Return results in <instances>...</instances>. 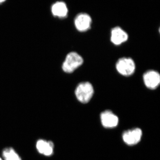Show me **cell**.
<instances>
[{
    "instance_id": "6da1fadb",
    "label": "cell",
    "mask_w": 160,
    "mask_h": 160,
    "mask_svg": "<svg viewBox=\"0 0 160 160\" xmlns=\"http://www.w3.org/2000/svg\"><path fill=\"white\" fill-rule=\"evenodd\" d=\"M94 93V88L88 82L80 83L76 88L75 94L80 102L86 104L90 102Z\"/></svg>"
},
{
    "instance_id": "7a4b0ae2",
    "label": "cell",
    "mask_w": 160,
    "mask_h": 160,
    "mask_svg": "<svg viewBox=\"0 0 160 160\" xmlns=\"http://www.w3.org/2000/svg\"><path fill=\"white\" fill-rule=\"evenodd\" d=\"M84 59L82 56L75 52H71L66 56L62 66L64 72L71 73L82 65Z\"/></svg>"
},
{
    "instance_id": "3957f363",
    "label": "cell",
    "mask_w": 160,
    "mask_h": 160,
    "mask_svg": "<svg viewBox=\"0 0 160 160\" xmlns=\"http://www.w3.org/2000/svg\"><path fill=\"white\" fill-rule=\"evenodd\" d=\"M134 60L130 58L123 57L119 59L116 64V69L121 75L129 77L134 74L136 70Z\"/></svg>"
},
{
    "instance_id": "277c9868",
    "label": "cell",
    "mask_w": 160,
    "mask_h": 160,
    "mask_svg": "<svg viewBox=\"0 0 160 160\" xmlns=\"http://www.w3.org/2000/svg\"><path fill=\"white\" fill-rule=\"evenodd\" d=\"M92 21L90 15L86 12H81L75 18V27L78 31L86 32L91 29Z\"/></svg>"
},
{
    "instance_id": "5b68a950",
    "label": "cell",
    "mask_w": 160,
    "mask_h": 160,
    "mask_svg": "<svg viewBox=\"0 0 160 160\" xmlns=\"http://www.w3.org/2000/svg\"><path fill=\"white\" fill-rule=\"evenodd\" d=\"M142 136V131L139 128L126 130L122 135L123 141L126 145L132 146L138 144Z\"/></svg>"
},
{
    "instance_id": "8992f818",
    "label": "cell",
    "mask_w": 160,
    "mask_h": 160,
    "mask_svg": "<svg viewBox=\"0 0 160 160\" xmlns=\"http://www.w3.org/2000/svg\"><path fill=\"white\" fill-rule=\"evenodd\" d=\"M143 80L145 86L149 89H156L160 84V75L158 71L149 70L143 75Z\"/></svg>"
},
{
    "instance_id": "52a82bcc",
    "label": "cell",
    "mask_w": 160,
    "mask_h": 160,
    "mask_svg": "<svg viewBox=\"0 0 160 160\" xmlns=\"http://www.w3.org/2000/svg\"><path fill=\"white\" fill-rule=\"evenodd\" d=\"M100 120L103 127L106 128H113L118 126L119 118L110 110H106L101 112Z\"/></svg>"
},
{
    "instance_id": "ba28073f",
    "label": "cell",
    "mask_w": 160,
    "mask_h": 160,
    "mask_svg": "<svg viewBox=\"0 0 160 160\" xmlns=\"http://www.w3.org/2000/svg\"><path fill=\"white\" fill-rule=\"evenodd\" d=\"M129 39V35L119 26L113 27L111 30L110 40L115 46H120L126 42Z\"/></svg>"
},
{
    "instance_id": "9c48e42d",
    "label": "cell",
    "mask_w": 160,
    "mask_h": 160,
    "mask_svg": "<svg viewBox=\"0 0 160 160\" xmlns=\"http://www.w3.org/2000/svg\"><path fill=\"white\" fill-rule=\"evenodd\" d=\"M54 144L51 141L40 139L36 144V148L40 154L46 156H51L53 153Z\"/></svg>"
},
{
    "instance_id": "30bf717a",
    "label": "cell",
    "mask_w": 160,
    "mask_h": 160,
    "mask_svg": "<svg viewBox=\"0 0 160 160\" xmlns=\"http://www.w3.org/2000/svg\"><path fill=\"white\" fill-rule=\"evenodd\" d=\"M51 12L54 16L63 18L68 16L69 9L65 2L58 1L52 6Z\"/></svg>"
},
{
    "instance_id": "8fae6325",
    "label": "cell",
    "mask_w": 160,
    "mask_h": 160,
    "mask_svg": "<svg viewBox=\"0 0 160 160\" xmlns=\"http://www.w3.org/2000/svg\"><path fill=\"white\" fill-rule=\"evenodd\" d=\"M2 156L4 160H22L17 152L11 147L6 148L3 150Z\"/></svg>"
},
{
    "instance_id": "7c38bea8",
    "label": "cell",
    "mask_w": 160,
    "mask_h": 160,
    "mask_svg": "<svg viewBox=\"0 0 160 160\" xmlns=\"http://www.w3.org/2000/svg\"><path fill=\"white\" fill-rule=\"evenodd\" d=\"M5 1H6V0H0V4L4 2Z\"/></svg>"
},
{
    "instance_id": "4fadbf2b",
    "label": "cell",
    "mask_w": 160,
    "mask_h": 160,
    "mask_svg": "<svg viewBox=\"0 0 160 160\" xmlns=\"http://www.w3.org/2000/svg\"><path fill=\"white\" fill-rule=\"evenodd\" d=\"M0 160H3L2 159V158L1 157H0Z\"/></svg>"
}]
</instances>
